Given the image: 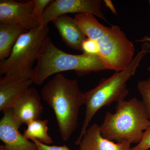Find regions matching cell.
Instances as JSON below:
<instances>
[{
	"label": "cell",
	"mask_w": 150,
	"mask_h": 150,
	"mask_svg": "<svg viewBox=\"0 0 150 150\" xmlns=\"http://www.w3.org/2000/svg\"><path fill=\"white\" fill-rule=\"evenodd\" d=\"M74 18L86 37L98 43L99 57L107 70L120 71L129 66L135 56V46L120 26H105L91 14H77Z\"/></svg>",
	"instance_id": "6da1fadb"
},
{
	"label": "cell",
	"mask_w": 150,
	"mask_h": 150,
	"mask_svg": "<svg viewBox=\"0 0 150 150\" xmlns=\"http://www.w3.org/2000/svg\"><path fill=\"white\" fill-rule=\"evenodd\" d=\"M41 95L54 110L62 140L68 141L77 127L80 109L84 104V93L77 81L56 74L43 86Z\"/></svg>",
	"instance_id": "7a4b0ae2"
},
{
	"label": "cell",
	"mask_w": 150,
	"mask_h": 150,
	"mask_svg": "<svg viewBox=\"0 0 150 150\" xmlns=\"http://www.w3.org/2000/svg\"><path fill=\"white\" fill-rule=\"evenodd\" d=\"M149 43H144L142 50L134 56L131 63L124 69L107 79H103L95 87L84 93L85 113L80 134L75 144L78 145L88 127L95 114L101 108L113 102L124 100L129 93L127 83L136 74L140 63L149 53Z\"/></svg>",
	"instance_id": "3957f363"
},
{
	"label": "cell",
	"mask_w": 150,
	"mask_h": 150,
	"mask_svg": "<svg viewBox=\"0 0 150 150\" xmlns=\"http://www.w3.org/2000/svg\"><path fill=\"white\" fill-rule=\"evenodd\" d=\"M107 70L98 56L68 54L57 48L49 37L43 42L33 71V83L40 85L52 75L74 71L78 76Z\"/></svg>",
	"instance_id": "277c9868"
},
{
	"label": "cell",
	"mask_w": 150,
	"mask_h": 150,
	"mask_svg": "<svg viewBox=\"0 0 150 150\" xmlns=\"http://www.w3.org/2000/svg\"><path fill=\"white\" fill-rule=\"evenodd\" d=\"M150 123L142 100L133 98L117 103L115 112H106L100 126L105 139L117 143L138 144Z\"/></svg>",
	"instance_id": "5b68a950"
},
{
	"label": "cell",
	"mask_w": 150,
	"mask_h": 150,
	"mask_svg": "<svg viewBox=\"0 0 150 150\" xmlns=\"http://www.w3.org/2000/svg\"><path fill=\"white\" fill-rule=\"evenodd\" d=\"M49 28L40 26L21 35L7 59L0 63V74L10 79H33V65L37 62Z\"/></svg>",
	"instance_id": "8992f818"
},
{
	"label": "cell",
	"mask_w": 150,
	"mask_h": 150,
	"mask_svg": "<svg viewBox=\"0 0 150 150\" xmlns=\"http://www.w3.org/2000/svg\"><path fill=\"white\" fill-rule=\"evenodd\" d=\"M100 0H56L53 1L43 13L41 26H47L55 18L68 13H88L108 23L103 13Z\"/></svg>",
	"instance_id": "52a82bcc"
},
{
	"label": "cell",
	"mask_w": 150,
	"mask_h": 150,
	"mask_svg": "<svg viewBox=\"0 0 150 150\" xmlns=\"http://www.w3.org/2000/svg\"><path fill=\"white\" fill-rule=\"evenodd\" d=\"M33 0L24 2L0 1V23H14L28 30L40 26L33 12Z\"/></svg>",
	"instance_id": "ba28073f"
},
{
	"label": "cell",
	"mask_w": 150,
	"mask_h": 150,
	"mask_svg": "<svg viewBox=\"0 0 150 150\" xmlns=\"http://www.w3.org/2000/svg\"><path fill=\"white\" fill-rule=\"evenodd\" d=\"M21 126L10 110L4 112L0 121V139L4 145H1L0 150H37L35 143L27 139L19 131Z\"/></svg>",
	"instance_id": "9c48e42d"
},
{
	"label": "cell",
	"mask_w": 150,
	"mask_h": 150,
	"mask_svg": "<svg viewBox=\"0 0 150 150\" xmlns=\"http://www.w3.org/2000/svg\"><path fill=\"white\" fill-rule=\"evenodd\" d=\"M43 106L37 90L30 87L22 94L10 109L16 120L23 125L40 119Z\"/></svg>",
	"instance_id": "30bf717a"
},
{
	"label": "cell",
	"mask_w": 150,
	"mask_h": 150,
	"mask_svg": "<svg viewBox=\"0 0 150 150\" xmlns=\"http://www.w3.org/2000/svg\"><path fill=\"white\" fill-rule=\"evenodd\" d=\"M131 145L127 142L115 143L105 139L99 125L94 123L87 129L78 145L79 150H131Z\"/></svg>",
	"instance_id": "8fae6325"
},
{
	"label": "cell",
	"mask_w": 150,
	"mask_h": 150,
	"mask_svg": "<svg viewBox=\"0 0 150 150\" xmlns=\"http://www.w3.org/2000/svg\"><path fill=\"white\" fill-rule=\"evenodd\" d=\"M33 83L31 79H0V111H7L19 97Z\"/></svg>",
	"instance_id": "7c38bea8"
},
{
	"label": "cell",
	"mask_w": 150,
	"mask_h": 150,
	"mask_svg": "<svg viewBox=\"0 0 150 150\" xmlns=\"http://www.w3.org/2000/svg\"><path fill=\"white\" fill-rule=\"evenodd\" d=\"M52 22L67 46L74 50L82 51V44L87 37L74 18L66 15L55 18Z\"/></svg>",
	"instance_id": "4fadbf2b"
},
{
	"label": "cell",
	"mask_w": 150,
	"mask_h": 150,
	"mask_svg": "<svg viewBox=\"0 0 150 150\" xmlns=\"http://www.w3.org/2000/svg\"><path fill=\"white\" fill-rule=\"evenodd\" d=\"M28 30L14 23H0V60L4 61L10 55L13 46L22 35Z\"/></svg>",
	"instance_id": "5bb4252c"
},
{
	"label": "cell",
	"mask_w": 150,
	"mask_h": 150,
	"mask_svg": "<svg viewBox=\"0 0 150 150\" xmlns=\"http://www.w3.org/2000/svg\"><path fill=\"white\" fill-rule=\"evenodd\" d=\"M48 120L40 119L33 120L27 123V129L23 135L28 140L36 139L40 143L48 145L53 143V140L48 134Z\"/></svg>",
	"instance_id": "9a60e30c"
},
{
	"label": "cell",
	"mask_w": 150,
	"mask_h": 150,
	"mask_svg": "<svg viewBox=\"0 0 150 150\" xmlns=\"http://www.w3.org/2000/svg\"><path fill=\"white\" fill-rule=\"evenodd\" d=\"M137 88L142 96V103L150 121V78L139 81Z\"/></svg>",
	"instance_id": "2e32d148"
},
{
	"label": "cell",
	"mask_w": 150,
	"mask_h": 150,
	"mask_svg": "<svg viewBox=\"0 0 150 150\" xmlns=\"http://www.w3.org/2000/svg\"><path fill=\"white\" fill-rule=\"evenodd\" d=\"M52 1L51 0H33V12L34 16L39 22L40 26L42 24L43 13L45 9Z\"/></svg>",
	"instance_id": "e0dca14e"
},
{
	"label": "cell",
	"mask_w": 150,
	"mask_h": 150,
	"mask_svg": "<svg viewBox=\"0 0 150 150\" xmlns=\"http://www.w3.org/2000/svg\"><path fill=\"white\" fill-rule=\"evenodd\" d=\"M81 49L84 54L91 56H99V45L94 39L87 38L82 44Z\"/></svg>",
	"instance_id": "ac0fdd59"
},
{
	"label": "cell",
	"mask_w": 150,
	"mask_h": 150,
	"mask_svg": "<svg viewBox=\"0 0 150 150\" xmlns=\"http://www.w3.org/2000/svg\"><path fill=\"white\" fill-rule=\"evenodd\" d=\"M150 149V123L144 133L143 139L139 144L131 150H148Z\"/></svg>",
	"instance_id": "d6986e66"
},
{
	"label": "cell",
	"mask_w": 150,
	"mask_h": 150,
	"mask_svg": "<svg viewBox=\"0 0 150 150\" xmlns=\"http://www.w3.org/2000/svg\"><path fill=\"white\" fill-rule=\"evenodd\" d=\"M37 147L36 150H71L66 145L64 146H49L40 143L36 139L32 140Z\"/></svg>",
	"instance_id": "ffe728a7"
},
{
	"label": "cell",
	"mask_w": 150,
	"mask_h": 150,
	"mask_svg": "<svg viewBox=\"0 0 150 150\" xmlns=\"http://www.w3.org/2000/svg\"><path fill=\"white\" fill-rule=\"evenodd\" d=\"M105 6L109 9V10L115 15H117V11L116 10L115 7L113 5L112 2L110 0H104L103 1Z\"/></svg>",
	"instance_id": "44dd1931"
},
{
	"label": "cell",
	"mask_w": 150,
	"mask_h": 150,
	"mask_svg": "<svg viewBox=\"0 0 150 150\" xmlns=\"http://www.w3.org/2000/svg\"><path fill=\"white\" fill-rule=\"evenodd\" d=\"M136 41L137 42H141V43H144L147 42V43H149L150 45V36L145 35L143 38L136 40ZM149 52H150V48L149 50Z\"/></svg>",
	"instance_id": "7402d4cb"
},
{
	"label": "cell",
	"mask_w": 150,
	"mask_h": 150,
	"mask_svg": "<svg viewBox=\"0 0 150 150\" xmlns=\"http://www.w3.org/2000/svg\"><path fill=\"white\" fill-rule=\"evenodd\" d=\"M148 71H149L150 72V66H149V67H148Z\"/></svg>",
	"instance_id": "603a6c76"
},
{
	"label": "cell",
	"mask_w": 150,
	"mask_h": 150,
	"mask_svg": "<svg viewBox=\"0 0 150 150\" xmlns=\"http://www.w3.org/2000/svg\"><path fill=\"white\" fill-rule=\"evenodd\" d=\"M149 4L150 7V0L149 1Z\"/></svg>",
	"instance_id": "cb8c5ba5"
},
{
	"label": "cell",
	"mask_w": 150,
	"mask_h": 150,
	"mask_svg": "<svg viewBox=\"0 0 150 150\" xmlns=\"http://www.w3.org/2000/svg\"><path fill=\"white\" fill-rule=\"evenodd\" d=\"M150 150V149H149V150Z\"/></svg>",
	"instance_id": "d4e9b609"
}]
</instances>
